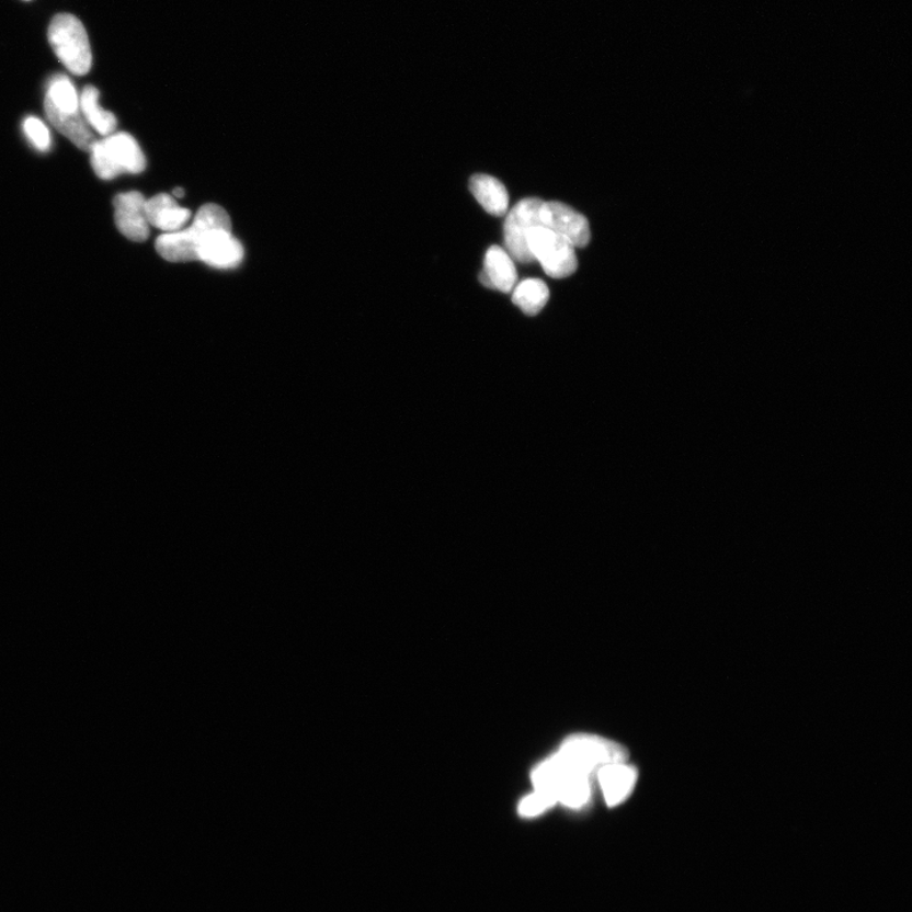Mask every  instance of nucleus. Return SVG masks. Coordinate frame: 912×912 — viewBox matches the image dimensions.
I'll return each instance as SVG.
<instances>
[{"label":"nucleus","mask_w":912,"mask_h":912,"mask_svg":"<svg viewBox=\"0 0 912 912\" xmlns=\"http://www.w3.org/2000/svg\"><path fill=\"white\" fill-rule=\"evenodd\" d=\"M483 273L490 280L492 289L503 293H510L517 282L515 264L501 247L493 246L487 250Z\"/></svg>","instance_id":"4468645a"},{"label":"nucleus","mask_w":912,"mask_h":912,"mask_svg":"<svg viewBox=\"0 0 912 912\" xmlns=\"http://www.w3.org/2000/svg\"><path fill=\"white\" fill-rule=\"evenodd\" d=\"M24 2H30V0H24Z\"/></svg>","instance_id":"412c9836"},{"label":"nucleus","mask_w":912,"mask_h":912,"mask_svg":"<svg viewBox=\"0 0 912 912\" xmlns=\"http://www.w3.org/2000/svg\"><path fill=\"white\" fill-rule=\"evenodd\" d=\"M146 200L141 193L118 194L113 201L114 221L128 240L144 242L149 239L150 225L145 214Z\"/></svg>","instance_id":"1a4fd4ad"},{"label":"nucleus","mask_w":912,"mask_h":912,"mask_svg":"<svg viewBox=\"0 0 912 912\" xmlns=\"http://www.w3.org/2000/svg\"><path fill=\"white\" fill-rule=\"evenodd\" d=\"M195 256L198 262L216 269L239 266L243 259L241 242L233 238L231 230L215 228L202 236Z\"/></svg>","instance_id":"6e6552de"},{"label":"nucleus","mask_w":912,"mask_h":912,"mask_svg":"<svg viewBox=\"0 0 912 912\" xmlns=\"http://www.w3.org/2000/svg\"><path fill=\"white\" fill-rule=\"evenodd\" d=\"M100 96L101 93L95 87H86L79 95L80 112L89 127L107 137L116 132L117 118L112 112L101 107Z\"/></svg>","instance_id":"2eb2a0df"},{"label":"nucleus","mask_w":912,"mask_h":912,"mask_svg":"<svg viewBox=\"0 0 912 912\" xmlns=\"http://www.w3.org/2000/svg\"><path fill=\"white\" fill-rule=\"evenodd\" d=\"M23 132L29 140L38 151H48L52 148V136L47 126L37 117H27L23 121Z\"/></svg>","instance_id":"a211bd4d"},{"label":"nucleus","mask_w":912,"mask_h":912,"mask_svg":"<svg viewBox=\"0 0 912 912\" xmlns=\"http://www.w3.org/2000/svg\"><path fill=\"white\" fill-rule=\"evenodd\" d=\"M627 752L613 740L591 734L569 737L559 751L534 770V791L548 795L570 809L590 801L592 777L604 765L625 762Z\"/></svg>","instance_id":"f257e3e1"},{"label":"nucleus","mask_w":912,"mask_h":912,"mask_svg":"<svg viewBox=\"0 0 912 912\" xmlns=\"http://www.w3.org/2000/svg\"><path fill=\"white\" fill-rule=\"evenodd\" d=\"M215 228L231 230V219L227 212L214 203L203 206L197 212L190 227L181 231L162 233L157 240V251L162 259L171 263L194 262L195 249L202 236Z\"/></svg>","instance_id":"f03ea898"},{"label":"nucleus","mask_w":912,"mask_h":912,"mask_svg":"<svg viewBox=\"0 0 912 912\" xmlns=\"http://www.w3.org/2000/svg\"><path fill=\"white\" fill-rule=\"evenodd\" d=\"M145 214L149 225L164 233L183 230L192 218V212L179 206L169 194H159L146 200Z\"/></svg>","instance_id":"9b49d317"},{"label":"nucleus","mask_w":912,"mask_h":912,"mask_svg":"<svg viewBox=\"0 0 912 912\" xmlns=\"http://www.w3.org/2000/svg\"><path fill=\"white\" fill-rule=\"evenodd\" d=\"M173 195H175V197H178V198H183L184 197V191L182 189H176L173 192Z\"/></svg>","instance_id":"aec40b11"},{"label":"nucleus","mask_w":912,"mask_h":912,"mask_svg":"<svg viewBox=\"0 0 912 912\" xmlns=\"http://www.w3.org/2000/svg\"><path fill=\"white\" fill-rule=\"evenodd\" d=\"M45 113L48 122L65 137L83 151H91L96 138L88 126L81 112L65 113L45 102Z\"/></svg>","instance_id":"f8f14e48"},{"label":"nucleus","mask_w":912,"mask_h":912,"mask_svg":"<svg viewBox=\"0 0 912 912\" xmlns=\"http://www.w3.org/2000/svg\"><path fill=\"white\" fill-rule=\"evenodd\" d=\"M94 173L111 181L121 174L142 173L146 168L145 155L133 136L125 133L112 134L96 141L91 149Z\"/></svg>","instance_id":"20e7f679"},{"label":"nucleus","mask_w":912,"mask_h":912,"mask_svg":"<svg viewBox=\"0 0 912 912\" xmlns=\"http://www.w3.org/2000/svg\"><path fill=\"white\" fill-rule=\"evenodd\" d=\"M527 247L554 280H563L574 274L578 267L574 247L563 236L543 226L532 228L527 235Z\"/></svg>","instance_id":"39448f33"},{"label":"nucleus","mask_w":912,"mask_h":912,"mask_svg":"<svg viewBox=\"0 0 912 912\" xmlns=\"http://www.w3.org/2000/svg\"><path fill=\"white\" fill-rule=\"evenodd\" d=\"M470 192L474 193L479 205L492 216H504L508 214L510 197L504 185L490 175L476 174L469 181Z\"/></svg>","instance_id":"ddd939ff"},{"label":"nucleus","mask_w":912,"mask_h":912,"mask_svg":"<svg viewBox=\"0 0 912 912\" xmlns=\"http://www.w3.org/2000/svg\"><path fill=\"white\" fill-rule=\"evenodd\" d=\"M557 801L554 800L552 797L545 795L539 791H534L533 794L526 796L523 801L518 805V813L523 818H536L542 816L545 811H548L556 806Z\"/></svg>","instance_id":"6ab92c4d"},{"label":"nucleus","mask_w":912,"mask_h":912,"mask_svg":"<svg viewBox=\"0 0 912 912\" xmlns=\"http://www.w3.org/2000/svg\"><path fill=\"white\" fill-rule=\"evenodd\" d=\"M50 43L57 59L71 75L87 76L92 69L93 54L84 24L76 15L56 14L48 27Z\"/></svg>","instance_id":"7ed1b4c3"},{"label":"nucleus","mask_w":912,"mask_h":912,"mask_svg":"<svg viewBox=\"0 0 912 912\" xmlns=\"http://www.w3.org/2000/svg\"><path fill=\"white\" fill-rule=\"evenodd\" d=\"M45 102L65 113L80 112L77 88L67 76L56 75L48 81Z\"/></svg>","instance_id":"f3484780"},{"label":"nucleus","mask_w":912,"mask_h":912,"mask_svg":"<svg viewBox=\"0 0 912 912\" xmlns=\"http://www.w3.org/2000/svg\"><path fill=\"white\" fill-rule=\"evenodd\" d=\"M549 296L547 284L540 280H527L517 285L512 300L525 315L535 316L548 304Z\"/></svg>","instance_id":"dca6fc26"},{"label":"nucleus","mask_w":912,"mask_h":912,"mask_svg":"<svg viewBox=\"0 0 912 912\" xmlns=\"http://www.w3.org/2000/svg\"><path fill=\"white\" fill-rule=\"evenodd\" d=\"M542 226L563 236L574 248H585L591 241L589 219L560 202L543 203L539 212Z\"/></svg>","instance_id":"0eeeda50"},{"label":"nucleus","mask_w":912,"mask_h":912,"mask_svg":"<svg viewBox=\"0 0 912 912\" xmlns=\"http://www.w3.org/2000/svg\"><path fill=\"white\" fill-rule=\"evenodd\" d=\"M602 794L609 808L623 803L634 791L638 782V771L627 762H615L597 771Z\"/></svg>","instance_id":"9d476101"},{"label":"nucleus","mask_w":912,"mask_h":912,"mask_svg":"<svg viewBox=\"0 0 912 912\" xmlns=\"http://www.w3.org/2000/svg\"><path fill=\"white\" fill-rule=\"evenodd\" d=\"M543 201L526 198L520 201L510 210L506 223H504V246L510 256L523 264H531L535 259L527 247V235L532 228L542 226L539 212Z\"/></svg>","instance_id":"423d86ee"}]
</instances>
